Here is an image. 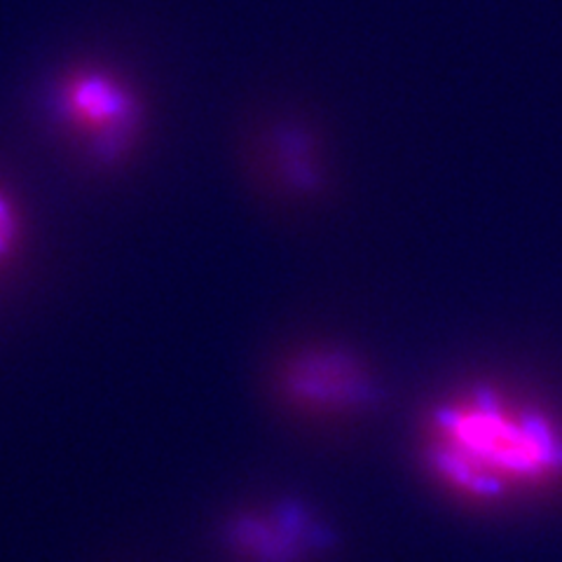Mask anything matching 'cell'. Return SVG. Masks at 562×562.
<instances>
[{
	"mask_svg": "<svg viewBox=\"0 0 562 562\" xmlns=\"http://www.w3.org/2000/svg\"><path fill=\"white\" fill-rule=\"evenodd\" d=\"M61 120L99 160L111 162L132 148L138 105L130 87L103 70H74L57 97Z\"/></svg>",
	"mask_w": 562,
	"mask_h": 562,
	"instance_id": "obj_4",
	"label": "cell"
},
{
	"mask_svg": "<svg viewBox=\"0 0 562 562\" xmlns=\"http://www.w3.org/2000/svg\"><path fill=\"white\" fill-rule=\"evenodd\" d=\"M221 541L237 562H314L333 549L336 532L314 506L272 499L227 516Z\"/></svg>",
	"mask_w": 562,
	"mask_h": 562,
	"instance_id": "obj_2",
	"label": "cell"
},
{
	"mask_svg": "<svg viewBox=\"0 0 562 562\" xmlns=\"http://www.w3.org/2000/svg\"><path fill=\"white\" fill-rule=\"evenodd\" d=\"M417 457L434 487L471 508H512L562 492V415L499 382L438 396L419 422Z\"/></svg>",
	"mask_w": 562,
	"mask_h": 562,
	"instance_id": "obj_1",
	"label": "cell"
},
{
	"mask_svg": "<svg viewBox=\"0 0 562 562\" xmlns=\"http://www.w3.org/2000/svg\"><path fill=\"white\" fill-rule=\"evenodd\" d=\"M16 239V221L14 214L10 211L8 202L0 198V258L8 254L10 246Z\"/></svg>",
	"mask_w": 562,
	"mask_h": 562,
	"instance_id": "obj_5",
	"label": "cell"
},
{
	"mask_svg": "<svg viewBox=\"0 0 562 562\" xmlns=\"http://www.w3.org/2000/svg\"><path fill=\"white\" fill-rule=\"evenodd\" d=\"M279 392L291 408L316 417L366 411L380 394L366 363L338 347H310L286 359Z\"/></svg>",
	"mask_w": 562,
	"mask_h": 562,
	"instance_id": "obj_3",
	"label": "cell"
}]
</instances>
